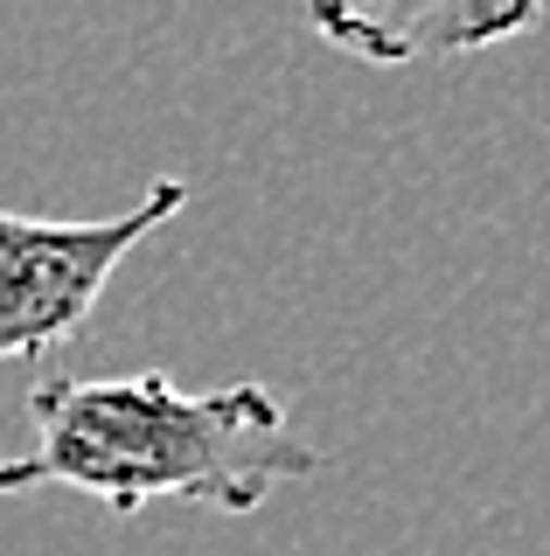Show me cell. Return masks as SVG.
<instances>
[{
	"mask_svg": "<svg viewBox=\"0 0 550 556\" xmlns=\"http://www.w3.org/2000/svg\"><path fill=\"white\" fill-rule=\"evenodd\" d=\"M182 202H188V181H153L133 208L98 223L22 216V208L0 202V362L71 341L91 320V306L105 300L112 271L167 216H182Z\"/></svg>",
	"mask_w": 550,
	"mask_h": 556,
	"instance_id": "obj_2",
	"label": "cell"
},
{
	"mask_svg": "<svg viewBox=\"0 0 550 556\" xmlns=\"http://www.w3.org/2000/svg\"><path fill=\"white\" fill-rule=\"evenodd\" d=\"M36 445L0 459V494L77 486L112 515L147 501L251 515L272 486L321 473V452L293 439L286 404L265 382L182 390L175 376H36L28 382Z\"/></svg>",
	"mask_w": 550,
	"mask_h": 556,
	"instance_id": "obj_1",
	"label": "cell"
},
{
	"mask_svg": "<svg viewBox=\"0 0 550 556\" xmlns=\"http://www.w3.org/2000/svg\"><path fill=\"white\" fill-rule=\"evenodd\" d=\"M543 8L529 0H425V8H314L328 42L355 49L363 63H411V56H467L509 35L537 28Z\"/></svg>",
	"mask_w": 550,
	"mask_h": 556,
	"instance_id": "obj_3",
	"label": "cell"
}]
</instances>
